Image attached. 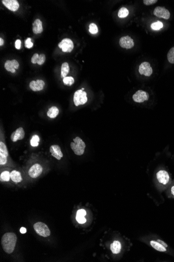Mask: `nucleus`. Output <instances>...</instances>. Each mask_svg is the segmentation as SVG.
I'll list each match as a JSON object with an SVG mask.
<instances>
[{
    "mask_svg": "<svg viewBox=\"0 0 174 262\" xmlns=\"http://www.w3.org/2000/svg\"><path fill=\"white\" fill-rule=\"evenodd\" d=\"M30 38H27V39L26 40V42H25V46L27 48L30 49L31 48V47H33V42H31Z\"/></svg>",
    "mask_w": 174,
    "mask_h": 262,
    "instance_id": "473e14b6",
    "label": "nucleus"
},
{
    "mask_svg": "<svg viewBox=\"0 0 174 262\" xmlns=\"http://www.w3.org/2000/svg\"><path fill=\"white\" fill-rule=\"evenodd\" d=\"M76 220L78 223L80 224H83L86 222V219L85 218V216H76Z\"/></svg>",
    "mask_w": 174,
    "mask_h": 262,
    "instance_id": "2f4dec72",
    "label": "nucleus"
},
{
    "mask_svg": "<svg viewBox=\"0 0 174 262\" xmlns=\"http://www.w3.org/2000/svg\"><path fill=\"white\" fill-rule=\"evenodd\" d=\"M167 59L169 62L174 64V47L170 49L167 54Z\"/></svg>",
    "mask_w": 174,
    "mask_h": 262,
    "instance_id": "bb28decb",
    "label": "nucleus"
},
{
    "mask_svg": "<svg viewBox=\"0 0 174 262\" xmlns=\"http://www.w3.org/2000/svg\"><path fill=\"white\" fill-rule=\"evenodd\" d=\"M42 171L43 169L41 165L39 164H35L29 170L28 174L31 177L35 179L41 174Z\"/></svg>",
    "mask_w": 174,
    "mask_h": 262,
    "instance_id": "9d476101",
    "label": "nucleus"
},
{
    "mask_svg": "<svg viewBox=\"0 0 174 262\" xmlns=\"http://www.w3.org/2000/svg\"><path fill=\"white\" fill-rule=\"evenodd\" d=\"M20 66L19 63L16 60H7L4 64L5 69L7 71L15 73L16 69H18Z\"/></svg>",
    "mask_w": 174,
    "mask_h": 262,
    "instance_id": "ddd939ff",
    "label": "nucleus"
},
{
    "mask_svg": "<svg viewBox=\"0 0 174 262\" xmlns=\"http://www.w3.org/2000/svg\"><path fill=\"white\" fill-rule=\"evenodd\" d=\"M144 3L146 5H151L154 4L155 3L157 2V0H144Z\"/></svg>",
    "mask_w": 174,
    "mask_h": 262,
    "instance_id": "f704fd0d",
    "label": "nucleus"
},
{
    "mask_svg": "<svg viewBox=\"0 0 174 262\" xmlns=\"http://www.w3.org/2000/svg\"><path fill=\"white\" fill-rule=\"evenodd\" d=\"M74 142L70 143V148L74 153L77 155H81L85 152L86 144L80 138L77 137L74 139Z\"/></svg>",
    "mask_w": 174,
    "mask_h": 262,
    "instance_id": "f03ea898",
    "label": "nucleus"
},
{
    "mask_svg": "<svg viewBox=\"0 0 174 262\" xmlns=\"http://www.w3.org/2000/svg\"><path fill=\"white\" fill-rule=\"evenodd\" d=\"M59 47L64 53H70L74 49V43L69 38H65L59 43Z\"/></svg>",
    "mask_w": 174,
    "mask_h": 262,
    "instance_id": "39448f33",
    "label": "nucleus"
},
{
    "mask_svg": "<svg viewBox=\"0 0 174 262\" xmlns=\"http://www.w3.org/2000/svg\"><path fill=\"white\" fill-rule=\"evenodd\" d=\"M153 14L159 18H162L165 20L169 19L170 14L169 11L164 7H157L154 9Z\"/></svg>",
    "mask_w": 174,
    "mask_h": 262,
    "instance_id": "0eeeda50",
    "label": "nucleus"
},
{
    "mask_svg": "<svg viewBox=\"0 0 174 262\" xmlns=\"http://www.w3.org/2000/svg\"><path fill=\"white\" fill-rule=\"evenodd\" d=\"M171 192H172V194H173L174 196V186L172 187V188H171Z\"/></svg>",
    "mask_w": 174,
    "mask_h": 262,
    "instance_id": "79ce46f5",
    "label": "nucleus"
},
{
    "mask_svg": "<svg viewBox=\"0 0 174 262\" xmlns=\"http://www.w3.org/2000/svg\"><path fill=\"white\" fill-rule=\"evenodd\" d=\"M120 46L127 49L132 48L134 46V42L133 39L129 36H124L120 39Z\"/></svg>",
    "mask_w": 174,
    "mask_h": 262,
    "instance_id": "1a4fd4ad",
    "label": "nucleus"
},
{
    "mask_svg": "<svg viewBox=\"0 0 174 262\" xmlns=\"http://www.w3.org/2000/svg\"><path fill=\"white\" fill-rule=\"evenodd\" d=\"M59 110L57 107L55 106H52L48 110L47 115L48 117L51 118H55L59 115Z\"/></svg>",
    "mask_w": 174,
    "mask_h": 262,
    "instance_id": "412c9836",
    "label": "nucleus"
},
{
    "mask_svg": "<svg viewBox=\"0 0 174 262\" xmlns=\"http://www.w3.org/2000/svg\"><path fill=\"white\" fill-rule=\"evenodd\" d=\"M39 55L38 53H35V54H34V55H33L32 58H31V62H32L33 63V64L37 63V60H38V58H39Z\"/></svg>",
    "mask_w": 174,
    "mask_h": 262,
    "instance_id": "c9c22d12",
    "label": "nucleus"
},
{
    "mask_svg": "<svg viewBox=\"0 0 174 262\" xmlns=\"http://www.w3.org/2000/svg\"><path fill=\"white\" fill-rule=\"evenodd\" d=\"M63 83L65 85L67 86H71L75 82V80L72 77H68L63 78Z\"/></svg>",
    "mask_w": 174,
    "mask_h": 262,
    "instance_id": "cd10ccee",
    "label": "nucleus"
},
{
    "mask_svg": "<svg viewBox=\"0 0 174 262\" xmlns=\"http://www.w3.org/2000/svg\"><path fill=\"white\" fill-rule=\"evenodd\" d=\"M89 32L92 34H96L98 32V27L94 23H91L89 26Z\"/></svg>",
    "mask_w": 174,
    "mask_h": 262,
    "instance_id": "c756f323",
    "label": "nucleus"
},
{
    "mask_svg": "<svg viewBox=\"0 0 174 262\" xmlns=\"http://www.w3.org/2000/svg\"><path fill=\"white\" fill-rule=\"evenodd\" d=\"M139 72L141 75L150 77L152 74V68L151 67L150 64L149 62H144L140 65Z\"/></svg>",
    "mask_w": 174,
    "mask_h": 262,
    "instance_id": "6e6552de",
    "label": "nucleus"
},
{
    "mask_svg": "<svg viewBox=\"0 0 174 262\" xmlns=\"http://www.w3.org/2000/svg\"><path fill=\"white\" fill-rule=\"evenodd\" d=\"M50 152L51 155L58 160H60L63 156L61 148L58 145H52L50 148Z\"/></svg>",
    "mask_w": 174,
    "mask_h": 262,
    "instance_id": "dca6fc26",
    "label": "nucleus"
},
{
    "mask_svg": "<svg viewBox=\"0 0 174 262\" xmlns=\"http://www.w3.org/2000/svg\"><path fill=\"white\" fill-rule=\"evenodd\" d=\"M133 100L136 103H143L148 101L149 95L148 93L143 90H139L135 93L133 96Z\"/></svg>",
    "mask_w": 174,
    "mask_h": 262,
    "instance_id": "423d86ee",
    "label": "nucleus"
},
{
    "mask_svg": "<svg viewBox=\"0 0 174 262\" xmlns=\"http://www.w3.org/2000/svg\"><path fill=\"white\" fill-rule=\"evenodd\" d=\"M25 137V131L22 127L17 129L16 131L13 132L11 136V139L13 142H16L24 139Z\"/></svg>",
    "mask_w": 174,
    "mask_h": 262,
    "instance_id": "4468645a",
    "label": "nucleus"
},
{
    "mask_svg": "<svg viewBox=\"0 0 174 262\" xmlns=\"http://www.w3.org/2000/svg\"><path fill=\"white\" fill-rule=\"evenodd\" d=\"M0 154L7 157L9 156V152L7 151V146L3 142H0Z\"/></svg>",
    "mask_w": 174,
    "mask_h": 262,
    "instance_id": "b1692460",
    "label": "nucleus"
},
{
    "mask_svg": "<svg viewBox=\"0 0 174 262\" xmlns=\"http://www.w3.org/2000/svg\"><path fill=\"white\" fill-rule=\"evenodd\" d=\"M40 141V138L37 135H34L31 138L30 140V144L31 146L33 147H36L39 145V142Z\"/></svg>",
    "mask_w": 174,
    "mask_h": 262,
    "instance_id": "a878e982",
    "label": "nucleus"
},
{
    "mask_svg": "<svg viewBox=\"0 0 174 262\" xmlns=\"http://www.w3.org/2000/svg\"><path fill=\"white\" fill-rule=\"evenodd\" d=\"M11 173H9V171H4L3 172L0 176V179L1 181H9V179H11Z\"/></svg>",
    "mask_w": 174,
    "mask_h": 262,
    "instance_id": "393cba45",
    "label": "nucleus"
},
{
    "mask_svg": "<svg viewBox=\"0 0 174 262\" xmlns=\"http://www.w3.org/2000/svg\"><path fill=\"white\" fill-rule=\"evenodd\" d=\"M122 249L121 243L118 241H114L111 245V250L113 254L120 253Z\"/></svg>",
    "mask_w": 174,
    "mask_h": 262,
    "instance_id": "a211bd4d",
    "label": "nucleus"
},
{
    "mask_svg": "<svg viewBox=\"0 0 174 262\" xmlns=\"http://www.w3.org/2000/svg\"><path fill=\"white\" fill-rule=\"evenodd\" d=\"M33 31L35 34H41L43 31L42 23L40 20L37 19L34 21L33 24Z\"/></svg>",
    "mask_w": 174,
    "mask_h": 262,
    "instance_id": "f3484780",
    "label": "nucleus"
},
{
    "mask_svg": "<svg viewBox=\"0 0 174 262\" xmlns=\"http://www.w3.org/2000/svg\"><path fill=\"white\" fill-rule=\"evenodd\" d=\"M20 232L22 234H26L27 232V230L24 227H22L20 229Z\"/></svg>",
    "mask_w": 174,
    "mask_h": 262,
    "instance_id": "ea45409f",
    "label": "nucleus"
},
{
    "mask_svg": "<svg viewBox=\"0 0 174 262\" xmlns=\"http://www.w3.org/2000/svg\"><path fill=\"white\" fill-rule=\"evenodd\" d=\"M129 14V11L128 9L123 7L120 9L118 13V16L120 18H125L128 16Z\"/></svg>",
    "mask_w": 174,
    "mask_h": 262,
    "instance_id": "5701e85b",
    "label": "nucleus"
},
{
    "mask_svg": "<svg viewBox=\"0 0 174 262\" xmlns=\"http://www.w3.org/2000/svg\"><path fill=\"white\" fill-rule=\"evenodd\" d=\"M45 61H46V55L44 54H41L38 59L37 63L39 65H42L45 62Z\"/></svg>",
    "mask_w": 174,
    "mask_h": 262,
    "instance_id": "7c9ffc66",
    "label": "nucleus"
},
{
    "mask_svg": "<svg viewBox=\"0 0 174 262\" xmlns=\"http://www.w3.org/2000/svg\"><path fill=\"white\" fill-rule=\"evenodd\" d=\"M15 47L17 49H20L21 47V41L20 39H17L15 42Z\"/></svg>",
    "mask_w": 174,
    "mask_h": 262,
    "instance_id": "4c0bfd02",
    "label": "nucleus"
},
{
    "mask_svg": "<svg viewBox=\"0 0 174 262\" xmlns=\"http://www.w3.org/2000/svg\"><path fill=\"white\" fill-rule=\"evenodd\" d=\"M70 71V66L67 62H64L61 66V77H65Z\"/></svg>",
    "mask_w": 174,
    "mask_h": 262,
    "instance_id": "4be33fe9",
    "label": "nucleus"
},
{
    "mask_svg": "<svg viewBox=\"0 0 174 262\" xmlns=\"http://www.w3.org/2000/svg\"><path fill=\"white\" fill-rule=\"evenodd\" d=\"M17 241V236L14 233L7 232L2 237L1 244L3 250L8 254L13 252Z\"/></svg>",
    "mask_w": 174,
    "mask_h": 262,
    "instance_id": "f257e3e1",
    "label": "nucleus"
},
{
    "mask_svg": "<svg viewBox=\"0 0 174 262\" xmlns=\"http://www.w3.org/2000/svg\"><path fill=\"white\" fill-rule=\"evenodd\" d=\"M73 100L75 105L76 106L84 105L88 101L87 93L82 90H77L74 93Z\"/></svg>",
    "mask_w": 174,
    "mask_h": 262,
    "instance_id": "20e7f679",
    "label": "nucleus"
},
{
    "mask_svg": "<svg viewBox=\"0 0 174 262\" xmlns=\"http://www.w3.org/2000/svg\"><path fill=\"white\" fill-rule=\"evenodd\" d=\"M11 179L15 183H20L22 180L21 174L20 172L13 170L11 172Z\"/></svg>",
    "mask_w": 174,
    "mask_h": 262,
    "instance_id": "6ab92c4d",
    "label": "nucleus"
},
{
    "mask_svg": "<svg viewBox=\"0 0 174 262\" xmlns=\"http://www.w3.org/2000/svg\"><path fill=\"white\" fill-rule=\"evenodd\" d=\"M7 156L0 154V164L1 165H5L7 163Z\"/></svg>",
    "mask_w": 174,
    "mask_h": 262,
    "instance_id": "72a5a7b5",
    "label": "nucleus"
},
{
    "mask_svg": "<svg viewBox=\"0 0 174 262\" xmlns=\"http://www.w3.org/2000/svg\"><path fill=\"white\" fill-rule=\"evenodd\" d=\"M151 28L153 30L157 31V30H160V29L162 28L163 27V24L160 21H157L156 22L153 23L151 25Z\"/></svg>",
    "mask_w": 174,
    "mask_h": 262,
    "instance_id": "c85d7f7f",
    "label": "nucleus"
},
{
    "mask_svg": "<svg viewBox=\"0 0 174 262\" xmlns=\"http://www.w3.org/2000/svg\"><path fill=\"white\" fill-rule=\"evenodd\" d=\"M44 85H45V82L41 80H38L37 81H32L29 84V87L31 90L35 92L42 90L44 89Z\"/></svg>",
    "mask_w": 174,
    "mask_h": 262,
    "instance_id": "2eb2a0df",
    "label": "nucleus"
},
{
    "mask_svg": "<svg viewBox=\"0 0 174 262\" xmlns=\"http://www.w3.org/2000/svg\"><path fill=\"white\" fill-rule=\"evenodd\" d=\"M2 3L9 10L15 12L20 7V4L16 0H3Z\"/></svg>",
    "mask_w": 174,
    "mask_h": 262,
    "instance_id": "f8f14e48",
    "label": "nucleus"
},
{
    "mask_svg": "<svg viewBox=\"0 0 174 262\" xmlns=\"http://www.w3.org/2000/svg\"><path fill=\"white\" fill-rule=\"evenodd\" d=\"M157 242H158L160 243L161 244L163 245L164 247H167L168 246L167 244H166V243L164 242L163 241H162V240H157Z\"/></svg>",
    "mask_w": 174,
    "mask_h": 262,
    "instance_id": "58836bf2",
    "label": "nucleus"
},
{
    "mask_svg": "<svg viewBox=\"0 0 174 262\" xmlns=\"http://www.w3.org/2000/svg\"><path fill=\"white\" fill-rule=\"evenodd\" d=\"M150 245L153 247L155 250H156L157 251H160V252H166L167 251L166 247H164L163 245L161 244L160 243L155 241H150Z\"/></svg>",
    "mask_w": 174,
    "mask_h": 262,
    "instance_id": "aec40b11",
    "label": "nucleus"
},
{
    "mask_svg": "<svg viewBox=\"0 0 174 262\" xmlns=\"http://www.w3.org/2000/svg\"><path fill=\"white\" fill-rule=\"evenodd\" d=\"M4 44V40L2 38H0V46H2Z\"/></svg>",
    "mask_w": 174,
    "mask_h": 262,
    "instance_id": "a19ab883",
    "label": "nucleus"
},
{
    "mask_svg": "<svg viewBox=\"0 0 174 262\" xmlns=\"http://www.w3.org/2000/svg\"><path fill=\"white\" fill-rule=\"evenodd\" d=\"M86 212L84 209H79L77 212V215L78 216H85L86 215Z\"/></svg>",
    "mask_w": 174,
    "mask_h": 262,
    "instance_id": "e433bc0d",
    "label": "nucleus"
},
{
    "mask_svg": "<svg viewBox=\"0 0 174 262\" xmlns=\"http://www.w3.org/2000/svg\"><path fill=\"white\" fill-rule=\"evenodd\" d=\"M35 231L38 235L43 237H48L50 236V230L48 226L44 223L38 222L33 225Z\"/></svg>",
    "mask_w": 174,
    "mask_h": 262,
    "instance_id": "7ed1b4c3",
    "label": "nucleus"
},
{
    "mask_svg": "<svg viewBox=\"0 0 174 262\" xmlns=\"http://www.w3.org/2000/svg\"><path fill=\"white\" fill-rule=\"evenodd\" d=\"M157 179L160 183L166 185L170 181V175L165 170H160L157 173Z\"/></svg>",
    "mask_w": 174,
    "mask_h": 262,
    "instance_id": "9b49d317",
    "label": "nucleus"
}]
</instances>
